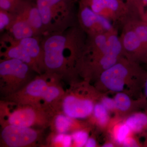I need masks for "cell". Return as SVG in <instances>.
I'll return each instance as SVG.
<instances>
[{"label": "cell", "instance_id": "cell-30", "mask_svg": "<svg viewBox=\"0 0 147 147\" xmlns=\"http://www.w3.org/2000/svg\"><path fill=\"white\" fill-rule=\"evenodd\" d=\"M114 146L113 144L111 143H106L102 145V147H113Z\"/></svg>", "mask_w": 147, "mask_h": 147}, {"label": "cell", "instance_id": "cell-11", "mask_svg": "<svg viewBox=\"0 0 147 147\" xmlns=\"http://www.w3.org/2000/svg\"><path fill=\"white\" fill-rule=\"evenodd\" d=\"M61 77L55 74L42 100V106L53 115L59 112L61 101L65 92L60 83Z\"/></svg>", "mask_w": 147, "mask_h": 147}, {"label": "cell", "instance_id": "cell-6", "mask_svg": "<svg viewBox=\"0 0 147 147\" xmlns=\"http://www.w3.org/2000/svg\"><path fill=\"white\" fill-rule=\"evenodd\" d=\"M1 127V147H34L43 141L44 129L12 125Z\"/></svg>", "mask_w": 147, "mask_h": 147}, {"label": "cell", "instance_id": "cell-23", "mask_svg": "<svg viewBox=\"0 0 147 147\" xmlns=\"http://www.w3.org/2000/svg\"><path fill=\"white\" fill-rule=\"evenodd\" d=\"M13 13H10L9 11L1 9L0 11V30L3 31L5 30L9 29L13 19Z\"/></svg>", "mask_w": 147, "mask_h": 147}, {"label": "cell", "instance_id": "cell-22", "mask_svg": "<svg viewBox=\"0 0 147 147\" xmlns=\"http://www.w3.org/2000/svg\"><path fill=\"white\" fill-rule=\"evenodd\" d=\"M71 134L72 139V147L85 146L89 137L88 132L86 129L83 128L73 131Z\"/></svg>", "mask_w": 147, "mask_h": 147}, {"label": "cell", "instance_id": "cell-15", "mask_svg": "<svg viewBox=\"0 0 147 147\" xmlns=\"http://www.w3.org/2000/svg\"><path fill=\"white\" fill-rule=\"evenodd\" d=\"M13 13L14 19L9 29L12 36L11 39L19 40L26 38L38 36L28 22L16 13Z\"/></svg>", "mask_w": 147, "mask_h": 147}, {"label": "cell", "instance_id": "cell-1", "mask_svg": "<svg viewBox=\"0 0 147 147\" xmlns=\"http://www.w3.org/2000/svg\"><path fill=\"white\" fill-rule=\"evenodd\" d=\"M87 34L78 24L66 34L54 32L42 41L44 69L61 77L78 68L86 41Z\"/></svg>", "mask_w": 147, "mask_h": 147}, {"label": "cell", "instance_id": "cell-2", "mask_svg": "<svg viewBox=\"0 0 147 147\" xmlns=\"http://www.w3.org/2000/svg\"><path fill=\"white\" fill-rule=\"evenodd\" d=\"M0 104L1 126L12 125L44 129L50 126L53 115L42 106L19 105L3 100Z\"/></svg>", "mask_w": 147, "mask_h": 147}, {"label": "cell", "instance_id": "cell-7", "mask_svg": "<svg viewBox=\"0 0 147 147\" xmlns=\"http://www.w3.org/2000/svg\"><path fill=\"white\" fill-rule=\"evenodd\" d=\"M54 74L45 72L44 74H39L33 78L21 90L3 98L2 100L19 105L42 106V97Z\"/></svg>", "mask_w": 147, "mask_h": 147}, {"label": "cell", "instance_id": "cell-20", "mask_svg": "<svg viewBox=\"0 0 147 147\" xmlns=\"http://www.w3.org/2000/svg\"><path fill=\"white\" fill-rule=\"evenodd\" d=\"M92 115L100 126H106L109 122V112L100 102L95 104Z\"/></svg>", "mask_w": 147, "mask_h": 147}, {"label": "cell", "instance_id": "cell-29", "mask_svg": "<svg viewBox=\"0 0 147 147\" xmlns=\"http://www.w3.org/2000/svg\"><path fill=\"white\" fill-rule=\"evenodd\" d=\"M142 3H143V6H144V8L145 7H147V0H142ZM147 19V14L146 15V20Z\"/></svg>", "mask_w": 147, "mask_h": 147}, {"label": "cell", "instance_id": "cell-10", "mask_svg": "<svg viewBox=\"0 0 147 147\" xmlns=\"http://www.w3.org/2000/svg\"><path fill=\"white\" fill-rule=\"evenodd\" d=\"M119 37L124 57L137 63L147 55L143 43L131 23L121 30Z\"/></svg>", "mask_w": 147, "mask_h": 147}, {"label": "cell", "instance_id": "cell-16", "mask_svg": "<svg viewBox=\"0 0 147 147\" xmlns=\"http://www.w3.org/2000/svg\"><path fill=\"white\" fill-rule=\"evenodd\" d=\"M14 13L28 22L38 35L45 32L41 16L36 5L20 9Z\"/></svg>", "mask_w": 147, "mask_h": 147}, {"label": "cell", "instance_id": "cell-12", "mask_svg": "<svg viewBox=\"0 0 147 147\" xmlns=\"http://www.w3.org/2000/svg\"><path fill=\"white\" fill-rule=\"evenodd\" d=\"M9 43L10 45H5L4 47V51L1 53V56L3 57V59H14L19 60L27 64L34 71L39 74H41L42 71L38 65L23 47L12 39L10 40Z\"/></svg>", "mask_w": 147, "mask_h": 147}, {"label": "cell", "instance_id": "cell-21", "mask_svg": "<svg viewBox=\"0 0 147 147\" xmlns=\"http://www.w3.org/2000/svg\"><path fill=\"white\" fill-rule=\"evenodd\" d=\"M115 102L116 109L121 112H125L129 110L131 102L128 95L123 92H119L114 98Z\"/></svg>", "mask_w": 147, "mask_h": 147}, {"label": "cell", "instance_id": "cell-25", "mask_svg": "<svg viewBox=\"0 0 147 147\" xmlns=\"http://www.w3.org/2000/svg\"><path fill=\"white\" fill-rule=\"evenodd\" d=\"M100 103L109 112L116 110L115 102L114 98L109 97H103Z\"/></svg>", "mask_w": 147, "mask_h": 147}, {"label": "cell", "instance_id": "cell-26", "mask_svg": "<svg viewBox=\"0 0 147 147\" xmlns=\"http://www.w3.org/2000/svg\"><path fill=\"white\" fill-rule=\"evenodd\" d=\"M123 147H138V144L135 139L130 136L125 139L121 144Z\"/></svg>", "mask_w": 147, "mask_h": 147}, {"label": "cell", "instance_id": "cell-17", "mask_svg": "<svg viewBox=\"0 0 147 147\" xmlns=\"http://www.w3.org/2000/svg\"><path fill=\"white\" fill-rule=\"evenodd\" d=\"M72 139L71 134H63L52 132L46 140V146L49 147H72Z\"/></svg>", "mask_w": 147, "mask_h": 147}, {"label": "cell", "instance_id": "cell-5", "mask_svg": "<svg viewBox=\"0 0 147 147\" xmlns=\"http://www.w3.org/2000/svg\"><path fill=\"white\" fill-rule=\"evenodd\" d=\"M137 63L123 57L98 76L100 83L111 91L123 92L139 72Z\"/></svg>", "mask_w": 147, "mask_h": 147}, {"label": "cell", "instance_id": "cell-14", "mask_svg": "<svg viewBox=\"0 0 147 147\" xmlns=\"http://www.w3.org/2000/svg\"><path fill=\"white\" fill-rule=\"evenodd\" d=\"M14 40L23 47L31 57L36 62L41 71L43 69L45 70L42 42L38 38V36L26 38L19 40Z\"/></svg>", "mask_w": 147, "mask_h": 147}, {"label": "cell", "instance_id": "cell-3", "mask_svg": "<svg viewBox=\"0 0 147 147\" xmlns=\"http://www.w3.org/2000/svg\"><path fill=\"white\" fill-rule=\"evenodd\" d=\"M95 13L109 20L118 30L141 17L123 0H83Z\"/></svg>", "mask_w": 147, "mask_h": 147}, {"label": "cell", "instance_id": "cell-27", "mask_svg": "<svg viewBox=\"0 0 147 147\" xmlns=\"http://www.w3.org/2000/svg\"><path fill=\"white\" fill-rule=\"evenodd\" d=\"M97 143L94 138L93 137H89L86 143L85 144L86 147H95L96 146Z\"/></svg>", "mask_w": 147, "mask_h": 147}, {"label": "cell", "instance_id": "cell-24", "mask_svg": "<svg viewBox=\"0 0 147 147\" xmlns=\"http://www.w3.org/2000/svg\"><path fill=\"white\" fill-rule=\"evenodd\" d=\"M138 14L141 19L145 20V12L142 0H123Z\"/></svg>", "mask_w": 147, "mask_h": 147}, {"label": "cell", "instance_id": "cell-4", "mask_svg": "<svg viewBox=\"0 0 147 147\" xmlns=\"http://www.w3.org/2000/svg\"><path fill=\"white\" fill-rule=\"evenodd\" d=\"M32 69L24 62L14 59H3L0 63V92L3 98L16 92L33 78Z\"/></svg>", "mask_w": 147, "mask_h": 147}, {"label": "cell", "instance_id": "cell-31", "mask_svg": "<svg viewBox=\"0 0 147 147\" xmlns=\"http://www.w3.org/2000/svg\"><path fill=\"white\" fill-rule=\"evenodd\" d=\"M145 94L147 97V79L146 81V84H145Z\"/></svg>", "mask_w": 147, "mask_h": 147}, {"label": "cell", "instance_id": "cell-13", "mask_svg": "<svg viewBox=\"0 0 147 147\" xmlns=\"http://www.w3.org/2000/svg\"><path fill=\"white\" fill-rule=\"evenodd\" d=\"M79 120L68 117L61 112L55 113L52 117L50 127L52 132L63 134H70L82 129L78 122Z\"/></svg>", "mask_w": 147, "mask_h": 147}, {"label": "cell", "instance_id": "cell-8", "mask_svg": "<svg viewBox=\"0 0 147 147\" xmlns=\"http://www.w3.org/2000/svg\"><path fill=\"white\" fill-rule=\"evenodd\" d=\"M80 92L71 90L65 92L61 102L59 112L77 120L91 116L95 104L94 101L89 96Z\"/></svg>", "mask_w": 147, "mask_h": 147}, {"label": "cell", "instance_id": "cell-9", "mask_svg": "<svg viewBox=\"0 0 147 147\" xmlns=\"http://www.w3.org/2000/svg\"><path fill=\"white\" fill-rule=\"evenodd\" d=\"M76 18L77 24L87 35L107 33L117 30L109 20L95 13L82 2Z\"/></svg>", "mask_w": 147, "mask_h": 147}, {"label": "cell", "instance_id": "cell-19", "mask_svg": "<svg viewBox=\"0 0 147 147\" xmlns=\"http://www.w3.org/2000/svg\"><path fill=\"white\" fill-rule=\"evenodd\" d=\"M130 128L124 122L117 124L113 127L112 135L113 139L119 144L121 145L125 139L130 136Z\"/></svg>", "mask_w": 147, "mask_h": 147}, {"label": "cell", "instance_id": "cell-18", "mask_svg": "<svg viewBox=\"0 0 147 147\" xmlns=\"http://www.w3.org/2000/svg\"><path fill=\"white\" fill-rule=\"evenodd\" d=\"M124 122L131 132H139L147 125V115L143 113H134L128 117Z\"/></svg>", "mask_w": 147, "mask_h": 147}, {"label": "cell", "instance_id": "cell-28", "mask_svg": "<svg viewBox=\"0 0 147 147\" xmlns=\"http://www.w3.org/2000/svg\"><path fill=\"white\" fill-rule=\"evenodd\" d=\"M50 5H53L60 2L61 0H45Z\"/></svg>", "mask_w": 147, "mask_h": 147}]
</instances>
